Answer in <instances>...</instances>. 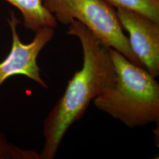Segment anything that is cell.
<instances>
[{
	"mask_svg": "<svg viewBox=\"0 0 159 159\" xmlns=\"http://www.w3.org/2000/svg\"><path fill=\"white\" fill-rule=\"evenodd\" d=\"M67 34L77 37L80 42L83 66L68 81L63 96L46 117L40 159L55 158L69 128L83 117L91 101L107 89L114 79L108 48L89 29L74 20L68 25Z\"/></svg>",
	"mask_w": 159,
	"mask_h": 159,
	"instance_id": "1",
	"label": "cell"
},
{
	"mask_svg": "<svg viewBox=\"0 0 159 159\" xmlns=\"http://www.w3.org/2000/svg\"><path fill=\"white\" fill-rule=\"evenodd\" d=\"M113 83L93 101L99 110L134 129L159 121V84L146 68L108 48Z\"/></svg>",
	"mask_w": 159,
	"mask_h": 159,
	"instance_id": "2",
	"label": "cell"
},
{
	"mask_svg": "<svg viewBox=\"0 0 159 159\" xmlns=\"http://www.w3.org/2000/svg\"><path fill=\"white\" fill-rule=\"evenodd\" d=\"M57 21L69 25L83 24L104 46L119 51L129 61L143 67L131 50L117 17L116 10L106 0H43ZM144 68V67H143Z\"/></svg>",
	"mask_w": 159,
	"mask_h": 159,
	"instance_id": "3",
	"label": "cell"
},
{
	"mask_svg": "<svg viewBox=\"0 0 159 159\" xmlns=\"http://www.w3.org/2000/svg\"><path fill=\"white\" fill-rule=\"evenodd\" d=\"M12 35L11 50L5 59L0 62V87L7 80L16 75H23L47 89L48 85L41 79L37 58L40 52L54 35V29L46 27L35 32L33 40L23 43L17 32L20 21L12 13L8 20Z\"/></svg>",
	"mask_w": 159,
	"mask_h": 159,
	"instance_id": "4",
	"label": "cell"
},
{
	"mask_svg": "<svg viewBox=\"0 0 159 159\" xmlns=\"http://www.w3.org/2000/svg\"><path fill=\"white\" fill-rule=\"evenodd\" d=\"M123 29L129 34L131 50L155 78L159 75V23L136 12L116 8Z\"/></svg>",
	"mask_w": 159,
	"mask_h": 159,
	"instance_id": "5",
	"label": "cell"
},
{
	"mask_svg": "<svg viewBox=\"0 0 159 159\" xmlns=\"http://www.w3.org/2000/svg\"><path fill=\"white\" fill-rule=\"evenodd\" d=\"M17 8L22 15L25 29L37 32L46 27L55 29L58 21L47 10L43 0H5Z\"/></svg>",
	"mask_w": 159,
	"mask_h": 159,
	"instance_id": "6",
	"label": "cell"
},
{
	"mask_svg": "<svg viewBox=\"0 0 159 159\" xmlns=\"http://www.w3.org/2000/svg\"><path fill=\"white\" fill-rule=\"evenodd\" d=\"M116 8L136 12L159 23V0H106Z\"/></svg>",
	"mask_w": 159,
	"mask_h": 159,
	"instance_id": "7",
	"label": "cell"
},
{
	"mask_svg": "<svg viewBox=\"0 0 159 159\" xmlns=\"http://www.w3.org/2000/svg\"><path fill=\"white\" fill-rule=\"evenodd\" d=\"M40 159V153L34 150H27L8 142L0 133V159Z\"/></svg>",
	"mask_w": 159,
	"mask_h": 159,
	"instance_id": "8",
	"label": "cell"
}]
</instances>
